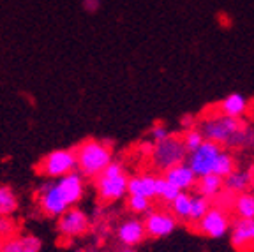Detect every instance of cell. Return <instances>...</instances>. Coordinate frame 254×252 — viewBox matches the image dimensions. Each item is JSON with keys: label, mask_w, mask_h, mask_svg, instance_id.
Wrapping results in <instances>:
<instances>
[{"label": "cell", "mask_w": 254, "mask_h": 252, "mask_svg": "<svg viewBox=\"0 0 254 252\" xmlns=\"http://www.w3.org/2000/svg\"><path fill=\"white\" fill-rule=\"evenodd\" d=\"M210 199H206V197L199 196V194H196V196L190 197V213H189V222L192 226L196 224V222L201 219L203 215L206 213V210L210 208Z\"/></svg>", "instance_id": "obj_23"}, {"label": "cell", "mask_w": 254, "mask_h": 252, "mask_svg": "<svg viewBox=\"0 0 254 252\" xmlns=\"http://www.w3.org/2000/svg\"><path fill=\"white\" fill-rule=\"evenodd\" d=\"M76 171L81 177L97 178L104 171L108 164L113 161L111 146L97 139H87L74 148Z\"/></svg>", "instance_id": "obj_3"}, {"label": "cell", "mask_w": 254, "mask_h": 252, "mask_svg": "<svg viewBox=\"0 0 254 252\" xmlns=\"http://www.w3.org/2000/svg\"><path fill=\"white\" fill-rule=\"evenodd\" d=\"M230 244L237 252H254V219L231 221Z\"/></svg>", "instance_id": "obj_11"}, {"label": "cell", "mask_w": 254, "mask_h": 252, "mask_svg": "<svg viewBox=\"0 0 254 252\" xmlns=\"http://www.w3.org/2000/svg\"><path fill=\"white\" fill-rule=\"evenodd\" d=\"M18 235V226L12 217H0V244Z\"/></svg>", "instance_id": "obj_27"}, {"label": "cell", "mask_w": 254, "mask_h": 252, "mask_svg": "<svg viewBox=\"0 0 254 252\" xmlns=\"http://www.w3.org/2000/svg\"><path fill=\"white\" fill-rule=\"evenodd\" d=\"M235 168H237V166H235L233 155H231L230 152H226V150H222L214 162L212 175H215V177H219V178H226L230 173H233Z\"/></svg>", "instance_id": "obj_22"}, {"label": "cell", "mask_w": 254, "mask_h": 252, "mask_svg": "<svg viewBox=\"0 0 254 252\" xmlns=\"http://www.w3.org/2000/svg\"><path fill=\"white\" fill-rule=\"evenodd\" d=\"M179 194H180V190L177 189V187L171 186V184H168L163 177L157 178V197L161 201H164L166 205H170L171 201L179 196Z\"/></svg>", "instance_id": "obj_24"}, {"label": "cell", "mask_w": 254, "mask_h": 252, "mask_svg": "<svg viewBox=\"0 0 254 252\" xmlns=\"http://www.w3.org/2000/svg\"><path fill=\"white\" fill-rule=\"evenodd\" d=\"M147 237L143 221L138 217H129L124 219L115 229V238L120 244V247H136Z\"/></svg>", "instance_id": "obj_12"}, {"label": "cell", "mask_w": 254, "mask_h": 252, "mask_svg": "<svg viewBox=\"0 0 254 252\" xmlns=\"http://www.w3.org/2000/svg\"><path fill=\"white\" fill-rule=\"evenodd\" d=\"M196 231L206 238H222L230 233L231 217L226 208H221L217 205H212L206 210L205 215L196 222Z\"/></svg>", "instance_id": "obj_7"}, {"label": "cell", "mask_w": 254, "mask_h": 252, "mask_svg": "<svg viewBox=\"0 0 254 252\" xmlns=\"http://www.w3.org/2000/svg\"><path fill=\"white\" fill-rule=\"evenodd\" d=\"M18 206L20 201L14 190L7 186H0V217H12Z\"/></svg>", "instance_id": "obj_21"}, {"label": "cell", "mask_w": 254, "mask_h": 252, "mask_svg": "<svg viewBox=\"0 0 254 252\" xmlns=\"http://www.w3.org/2000/svg\"><path fill=\"white\" fill-rule=\"evenodd\" d=\"M37 171L46 178H60L76 171V155L74 150L60 148L46 154L37 164Z\"/></svg>", "instance_id": "obj_6"}, {"label": "cell", "mask_w": 254, "mask_h": 252, "mask_svg": "<svg viewBox=\"0 0 254 252\" xmlns=\"http://www.w3.org/2000/svg\"><path fill=\"white\" fill-rule=\"evenodd\" d=\"M163 178L168 182V184H171L173 187H177L180 192H187V190L192 189V187L196 186V182H198L196 175L192 173V170H190L186 162H180V164H177V166H173V168H170V170H166L163 175Z\"/></svg>", "instance_id": "obj_14"}, {"label": "cell", "mask_w": 254, "mask_h": 252, "mask_svg": "<svg viewBox=\"0 0 254 252\" xmlns=\"http://www.w3.org/2000/svg\"><path fill=\"white\" fill-rule=\"evenodd\" d=\"M157 175L152 173H139L129 178L127 184V194L129 196H141L147 199L157 197Z\"/></svg>", "instance_id": "obj_13"}, {"label": "cell", "mask_w": 254, "mask_h": 252, "mask_svg": "<svg viewBox=\"0 0 254 252\" xmlns=\"http://www.w3.org/2000/svg\"><path fill=\"white\" fill-rule=\"evenodd\" d=\"M190 124H192V117H184L182 126L186 127V129H192V126H190Z\"/></svg>", "instance_id": "obj_30"}, {"label": "cell", "mask_w": 254, "mask_h": 252, "mask_svg": "<svg viewBox=\"0 0 254 252\" xmlns=\"http://www.w3.org/2000/svg\"><path fill=\"white\" fill-rule=\"evenodd\" d=\"M83 9L85 12H90V14H94V12H97L101 9V0H83Z\"/></svg>", "instance_id": "obj_29"}, {"label": "cell", "mask_w": 254, "mask_h": 252, "mask_svg": "<svg viewBox=\"0 0 254 252\" xmlns=\"http://www.w3.org/2000/svg\"><path fill=\"white\" fill-rule=\"evenodd\" d=\"M43 242L36 235H16L0 244V252H41Z\"/></svg>", "instance_id": "obj_15"}, {"label": "cell", "mask_w": 254, "mask_h": 252, "mask_svg": "<svg viewBox=\"0 0 254 252\" xmlns=\"http://www.w3.org/2000/svg\"><path fill=\"white\" fill-rule=\"evenodd\" d=\"M115 252H138V251H136V247H120Z\"/></svg>", "instance_id": "obj_31"}, {"label": "cell", "mask_w": 254, "mask_h": 252, "mask_svg": "<svg viewBox=\"0 0 254 252\" xmlns=\"http://www.w3.org/2000/svg\"><path fill=\"white\" fill-rule=\"evenodd\" d=\"M129 177L120 162L111 161L104 171L95 178V190L103 203H115L126 197Z\"/></svg>", "instance_id": "obj_4"}, {"label": "cell", "mask_w": 254, "mask_h": 252, "mask_svg": "<svg viewBox=\"0 0 254 252\" xmlns=\"http://www.w3.org/2000/svg\"><path fill=\"white\" fill-rule=\"evenodd\" d=\"M179 221L170 213V210H150L145 213L143 226L145 233L150 238H166L177 229Z\"/></svg>", "instance_id": "obj_10"}, {"label": "cell", "mask_w": 254, "mask_h": 252, "mask_svg": "<svg viewBox=\"0 0 254 252\" xmlns=\"http://www.w3.org/2000/svg\"><path fill=\"white\" fill-rule=\"evenodd\" d=\"M222 152V146L217 145L214 141H203L199 148H196L194 152H190L187 155V162L192 173L196 175V178L206 177V175L212 173V168H214V162L217 159V155Z\"/></svg>", "instance_id": "obj_9"}, {"label": "cell", "mask_w": 254, "mask_h": 252, "mask_svg": "<svg viewBox=\"0 0 254 252\" xmlns=\"http://www.w3.org/2000/svg\"><path fill=\"white\" fill-rule=\"evenodd\" d=\"M253 184V175L249 171H238L235 170L233 173H230L226 178H222V189L230 194H242L247 192Z\"/></svg>", "instance_id": "obj_17"}, {"label": "cell", "mask_w": 254, "mask_h": 252, "mask_svg": "<svg viewBox=\"0 0 254 252\" xmlns=\"http://www.w3.org/2000/svg\"><path fill=\"white\" fill-rule=\"evenodd\" d=\"M85 194V180L78 171L55 178V180L43 182L37 187L36 199L39 210L46 217L59 219L69 208L76 206Z\"/></svg>", "instance_id": "obj_1"}, {"label": "cell", "mask_w": 254, "mask_h": 252, "mask_svg": "<svg viewBox=\"0 0 254 252\" xmlns=\"http://www.w3.org/2000/svg\"><path fill=\"white\" fill-rule=\"evenodd\" d=\"M182 141L187 150V154H190V152H194L196 148L201 146V143L205 141V138H203V134L199 132V129H187L186 134L182 136Z\"/></svg>", "instance_id": "obj_26"}, {"label": "cell", "mask_w": 254, "mask_h": 252, "mask_svg": "<svg viewBox=\"0 0 254 252\" xmlns=\"http://www.w3.org/2000/svg\"><path fill=\"white\" fill-rule=\"evenodd\" d=\"M168 136H171V132H170V129H168L166 126H163V124H157V126L152 127L150 138L154 139V143L163 141V139H166Z\"/></svg>", "instance_id": "obj_28"}, {"label": "cell", "mask_w": 254, "mask_h": 252, "mask_svg": "<svg viewBox=\"0 0 254 252\" xmlns=\"http://www.w3.org/2000/svg\"><path fill=\"white\" fill-rule=\"evenodd\" d=\"M253 141H254V132H253Z\"/></svg>", "instance_id": "obj_32"}, {"label": "cell", "mask_w": 254, "mask_h": 252, "mask_svg": "<svg viewBox=\"0 0 254 252\" xmlns=\"http://www.w3.org/2000/svg\"><path fill=\"white\" fill-rule=\"evenodd\" d=\"M152 164L157 168V170H170L173 166L180 164V162H186L187 159V150L184 146V141L180 136H168L166 139L159 143H154L150 152Z\"/></svg>", "instance_id": "obj_5"}, {"label": "cell", "mask_w": 254, "mask_h": 252, "mask_svg": "<svg viewBox=\"0 0 254 252\" xmlns=\"http://www.w3.org/2000/svg\"><path fill=\"white\" fill-rule=\"evenodd\" d=\"M231 210L237 219H254V192L237 194L231 201Z\"/></svg>", "instance_id": "obj_18"}, {"label": "cell", "mask_w": 254, "mask_h": 252, "mask_svg": "<svg viewBox=\"0 0 254 252\" xmlns=\"http://www.w3.org/2000/svg\"><path fill=\"white\" fill-rule=\"evenodd\" d=\"M247 108H249V101L242 94H230L217 104L219 115L231 117V119H242L247 113Z\"/></svg>", "instance_id": "obj_16"}, {"label": "cell", "mask_w": 254, "mask_h": 252, "mask_svg": "<svg viewBox=\"0 0 254 252\" xmlns=\"http://www.w3.org/2000/svg\"><path fill=\"white\" fill-rule=\"evenodd\" d=\"M199 132L206 141H214L221 146H244L253 138V132L240 119H231L224 115H214L201 122Z\"/></svg>", "instance_id": "obj_2"}, {"label": "cell", "mask_w": 254, "mask_h": 252, "mask_svg": "<svg viewBox=\"0 0 254 252\" xmlns=\"http://www.w3.org/2000/svg\"><path fill=\"white\" fill-rule=\"evenodd\" d=\"M57 231L65 240L81 238L90 231V219L83 210L72 206L57 219Z\"/></svg>", "instance_id": "obj_8"}, {"label": "cell", "mask_w": 254, "mask_h": 252, "mask_svg": "<svg viewBox=\"0 0 254 252\" xmlns=\"http://www.w3.org/2000/svg\"><path fill=\"white\" fill-rule=\"evenodd\" d=\"M127 208L136 215H145L152 210V199L141 196H129L127 197Z\"/></svg>", "instance_id": "obj_25"}, {"label": "cell", "mask_w": 254, "mask_h": 252, "mask_svg": "<svg viewBox=\"0 0 254 252\" xmlns=\"http://www.w3.org/2000/svg\"><path fill=\"white\" fill-rule=\"evenodd\" d=\"M194 187L198 189L199 196L206 197V199H215V197L222 192V178L210 173V175H206V177L199 178V182Z\"/></svg>", "instance_id": "obj_19"}, {"label": "cell", "mask_w": 254, "mask_h": 252, "mask_svg": "<svg viewBox=\"0 0 254 252\" xmlns=\"http://www.w3.org/2000/svg\"><path fill=\"white\" fill-rule=\"evenodd\" d=\"M190 194L189 192H180L170 203V213L177 219V221L189 222V213H190Z\"/></svg>", "instance_id": "obj_20"}]
</instances>
